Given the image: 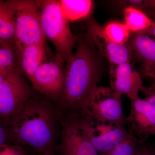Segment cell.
I'll return each mask as SVG.
<instances>
[{
	"instance_id": "6da1fadb",
	"label": "cell",
	"mask_w": 155,
	"mask_h": 155,
	"mask_svg": "<svg viewBox=\"0 0 155 155\" xmlns=\"http://www.w3.org/2000/svg\"><path fill=\"white\" fill-rule=\"evenodd\" d=\"M63 114L59 105L47 97L42 95L31 97L5 122L12 143L28 146L41 153L55 151Z\"/></svg>"
},
{
	"instance_id": "7a4b0ae2",
	"label": "cell",
	"mask_w": 155,
	"mask_h": 155,
	"mask_svg": "<svg viewBox=\"0 0 155 155\" xmlns=\"http://www.w3.org/2000/svg\"><path fill=\"white\" fill-rule=\"evenodd\" d=\"M66 64L59 105L63 111L82 114L89 98L107 71L110 72V64L87 33L78 37L75 51Z\"/></svg>"
},
{
	"instance_id": "3957f363",
	"label": "cell",
	"mask_w": 155,
	"mask_h": 155,
	"mask_svg": "<svg viewBox=\"0 0 155 155\" xmlns=\"http://www.w3.org/2000/svg\"><path fill=\"white\" fill-rule=\"evenodd\" d=\"M40 12L43 32L55 48L56 56L67 63L76 47L78 37L72 33L60 1H36Z\"/></svg>"
},
{
	"instance_id": "277c9868",
	"label": "cell",
	"mask_w": 155,
	"mask_h": 155,
	"mask_svg": "<svg viewBox=\"0 0 155 155\" xmlns=\"http://www.w3.org/2000/svg\"><path fill=\"white\" fill-rule=\"evenodd\" d=\"M5 2L16 25L17 51L28 45H45L46 38L42 29L40 12L36 1L10 0Z\"/></svg>"
},
{
	"instance_id": "5b68a950",
	"label": "cell",
	"mask_w": 155,
	"mask_h": 155,
	"mask_svg": "<svg viewBox=\"0 0 155 155\" xmlns=\"http://www.w3.org/2000/svg\"><path fill=\"white\" fill-rule=\"evenodd\" d=\"M59 144L61 155H100L92 143L85 117L80 113L64 111Z\"/></svg>"
},
{
	"instance_id": "8992f818",
	"label": "cell",
	"mask_w": 155,
	"mask_h": 155,
	"mask_svg": "<svg viewBox=\"0 0 155 155\" xmlns=\"http://www.w3.org/2000/svg\"><path fill=\"white\" fill-rule=\"evenodd\" d=\"M21 70L0 75V119L7 122L28 99L35 95Z\"/></svg>"
},
{
	"instance_id": "52a82bcc",
	"label": "cell",
	"mask_w": 155,
	"mask_h": 155,
	"mask_svg": "<svg viewBox=\"0 0 155 155\" xmlns=\"http://www.w3.org/2000/svg\"><path fill=\"white\" fill-rule=\"evenodd\" d=\"M121 99L110 87L98 86L89 98L82 115L103 123L125 124L127 117Z\"/></svg>"
},
{
	"instance_id": "ba28073f",
	"label": "cell",
	"mask_w": 155,
	"mask_h": 155,
	"mask_svg": "<svg viewBox=\"0 0 155 155\" xmlns=\"http://www.w3.org/2000/svg\"><path fill=\"white\" fill-rule=\"evenodd\" d=\"M65 63L57 57L54 61L42 64L30 81L41 94L59 105L64 88Z\"/></svg>"
},
{
	"instance_id": "9c48e42d",
	"label": "cell",
	"mask_w": 155,
	"mask_h": 155,
	"mask_svg": "<svg viewBox=\"0 0 155 155\" xmlns=\"http://www.w3.org/2000/svg\"><path fill=\"white\" fill-rule=\"evenodd\" d=\"M89 36L102 55L107 59L110 66H115L130 62L132 51L128 44L118 45L107 36L104 28L94 19H89L87 22Z\"/></svg>"
},
{
	"instance_id": "30bf717a",
	"label": "cell",
	"mask_w": 155,
	"mask_h": 155,
	"mask_svg": "<svg viewBox=\"0 0 155 155\" xmlns=\"http://www.w3.org/2000/svg\"><path fill=\"white\" fill-rule=\"evenodd\" d=\"M84 116L92 143L100 154L110 151L129 134L125 124L103 123Z\"/></svg>"
},
{
	"instance_id": "8fae6325",
	"label": "cell",
	"mask_w": 155,
	"mask_h": 155,
	"mask_svg": "<svg viewBox=\"0 0 155 155\" xmlns=\"http://www.w3.org/2000/svg\"><path fill=\"white\" fill-rule=\"evenodd\" d=\"M110 87L116 94L127 96L131 101L139 98L145 86L141 75L130 62L110 66Z\"/></svg>"
},
{
	"instance_id": "7c38bea8",
	"label": "cell",
	"mask_w": 155,
	"mask_h": 155,
	"mask_svg": "<svg viewBox=\"0 0 155 155\" xmlns=\"http://www.w3.org/2000/svg\"><path fill=\"white\" fill-rule=\"evenodd\" d=\"M127 120L130 131L141 141L144 142L150 136L155 137V109L144 99L131 101Z\"/></svg>"
},
{
	"instance_id": "4fadbf2b",
	"label": "cell",
	"mask_w": 155,
	"mask_h": 155,
	"mask_svg": "<svg viewBox=\"0 0 155 155\" xmlns=\"http://www.w3.org/2000/svg\"><path fill=\"white\" fill-rule=\"evenodd\" d=\"M132 51V60L140 62L141 76L155 65V41L144 32L134 33L127 43Z\"/></svg>"
},
{
	"instance_id": "5bb4252c",
	"label": "cell",
	"mask_w": 155,
	"mask_h": 155,
	"mask_svg": "<svg viewBox=\"0 0 155 155\" xmlns=\"http://www.w3.org/2000/svg\"><path fill=\"white\" fill-rule=\"evenodd\" d=\"M45 48L43 45H29L17 51L19 69L30 81L39 67L48 61Z\"/></svg>"
},
{
	"instance_id": "9a60e30c",
	"label": "cell",
	"mask_w": 155,
	"mask_h": 155,
	"mask_svg": "<svg viewBox=\"0 0 155 155\" xmlns=\"http://www.w3.org/2000/svg\"><path fill=\"white\" fill-rule=\"evenodd\" d=\"M125 24L130 32H146L153 24V21L144 12L131 6L125 7Z\"/></svg>"
},
{
	"instance_id": "2e32d148",
	"label": "cell",
	"mask_w": 155,
	"mask_h": 155,
	"mask_svg": "<svg viewBox=\"0 0 155 155\" xmlns=\"http://www.w3.org/2000/svg\"><path fill=\"white\" fill-rule=\"evenodd\" d=\"M61 9L68 20L76 21L88 17L93 8L90 0H61Z\"/></svg>"
},
{
	"instance_id": "e0dca14e",
	"label": "cell",
	"mask_w": 155,
	"mask_h": 155,
	"mask_svg": "<svg viewBox=\"0 0 155 155\" xmlns=\"http://www.w3.org/2000/svg\"><path fill=\"white\" fill-rule=\"evenodd\" d=\"M0 41L16 44L15 21L5 1L2 0L0 1Z\"/></svg>"
},
{
	"instance_id": "ac0fdd59",
	"label": "cell",
	"mask_w": 155,
	"mask_h": 155,
	"mask_svg": "<svg viewBox=\"0 0 155 155\" xmlns=\"http://www.w3.org/2000/svg\"><path fill=\"white\" fill-rule=\"evenodd\" d=\"M20 70L15 45L0 41V75Z\"/></svg>"
},
{
	"instance_id": "d6986e66",
	"label": "cell",
	"mask_w": 155,
	"mask_h": 155,
	"mask_svg": "<svg viewBox=\"0 0 155 155\" xmlns=\"http://www.w3.org/2000/svg\"><path fill=\"white\" fill-rule=\"evenodd\" d=\"M104 30L110 39L118 45L127 44L131 36V32L125 23L120 22H110L105 27Z\"/></svg>"
},
{
	"instance_id": "ffe728a7",
	"label": "cell",
	"mask_w": 155,
	"mask_h": 155,
	"mask_svg": "<svg viewBox=\"0 0 155 155\" xmlns=\"http://www.w3.org/2000/svg\"><path fill=\"white\" fill-rule=\"evenodd\" d=\"M125 139L117 144L110 151L100 155H134L138 146L142 142L131 131Z\"/></svg>"
},
{
	"instance_id": "44dd1931",
	"label": "cell",
	"mask_w": 155,
	"mask_h": 155,
	"mask_svg": "<svg viewBox=\"0 0 155 155\" xmlns=\"http://www.w3.org/2000/svg\"><path fill=\"white\" fill-rule=\"evenodd\" d=\"M119 3L122 4L121 5H125V7L131 6L142 11H146L150 14L152 18L155 16V0H130L119 1Z\"/></svg>"
},
{
	"instance_id": "7402d4cb",
	"label": "cell",
	"mask_w": 155,
	"mask_h": 155,
	"mask_svg": "<svg viewBox=\"0 0 155 155\" xmlns=\"http://www.w3.org/2000/svg\"><path fill=\"white\" fill-rule=\"evenodd\" d=\"M0 155H28L22 146L9 143L0 146Z\"/></svg>"
},
{
	"instance_id": "603a6c76",
	"label": "cell",
	"mask_w": 155,
	"mask_h": 155,
	"mask_svg": "<svg viewBox=\"0 0 155 155\" xmlns=\"http://www.w3.org/2000/svg\"><path fill=\"white\" fill-rule=\"evenodd\" d=\"M12 143L11 132L7 123L0 119V146Z\"/></svg>"
},
{
	"instance_id": "cb8c5ba5",
	"label": "cell",
	"mask_w": 155,
	"mask_h": 155,
	"mask_svg": "<svg viewBox=\"0 0 155 155\" xmlns=\"http://www.w3.org/2000/svg\"><path fill=\"white\" fill-rule=\"evenodd\" d=\"M141 92L145 95L144 99L150 103L155 109V82H151L149 86L144 87Z\"/></svg>"
},
{
	"instance_id": "d4e9b609",
	"label": "cell",
	"mask_w": 155,
	"mask_h": 155,
	"mask_svg": "<svg viewBox=\"0 0 155 155\" xmlns=\"http://www.w3.org/2000/svg\"><path fill=\"white\" fill-rule=\"evenodd\" d=\"M134 155H151V147H148L141 142Z\"/></svg>"
},
{
	"instance_id": "484cf974",
	"label": "cell",
	"mask_w": 155,
	"mask_h": 155,
	"mask_svg": "<svg viewBox=\"0 0 155 155\" xmlns=\"http://www.w3.org/2000/svg\"><path fill=\"white\" fill-rule=\"evenodd\" d=\"M143 76L148 77L151 80L152 82H155V65L152 67Z\"/></svg>"
},
{
	"instance_id": "4316f807",
	"label": "cell",
	"mask_w": 155,
	"mask_h": 155,
	"mask_svg": "<svg viewBox=\"0 0 155 155\" xmlns=\"http://www.w3.org/2000/svg\"><path fill=\"white\" fill-rule=\"evenodd\" d=\"M153 21V24L152 27L146 33L148 35H152L155 38V16L151 18Z\"/></svg>"
},
{
	"instance_id": "83f0119b",
	"label": "cell",
	"mask_w": 155,
	"mask_h": 155,
	"mask_svg": "<svg viewBox=\"0 0 155 155\" xmlns=\"http://www.w3.org/2000/svg\"><path fill=\"white\" fill-rule=\"evenodd\" d=\"M40 155H56L55 153V150H50L47 151L45 152L44 153H41V154Z\"/></svg>"
},
{
	"instance_id": "f1b7e54d",
	"label": "cell",
	"mask_w": 155,
	"mask_h": 155,
	"mask_svg": "<svg viewBox=\"0 0 155 155\" xmlns=\"http://www.w3.org/2000/svg\"><path fill=\"white\" fill-rule=\"evenodd\" d=\"M151 155H155V147H151Z\"/></svg>"
}]
</instances>
